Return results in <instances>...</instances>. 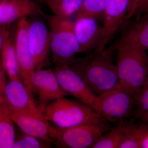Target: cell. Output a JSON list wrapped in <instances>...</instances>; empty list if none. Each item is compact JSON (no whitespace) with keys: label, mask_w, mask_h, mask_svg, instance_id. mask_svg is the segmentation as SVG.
Returning a JSON list of instances; mask_svg holds the SVG:
<instances>
[{"label":"cell","mask_w":148,"mask_h":148,"mask_svg":"<svg viewBox=\"0 0 148 148\" xmlns=\"http://www.w3.org/2000/svg\"><path fill=\"white\" fill-rule=\"evenodd\" d=\"M114 50V47L94 50L85 57L76 58L70 66L96 96L118 84L117 69L113 59Z\"/></svg>","instance_id":"cell-1"},{"label":"cell","mask_w":148,"mask_h":148,"mask_svg":"<svg viewBox=\"0 0 148 148\" xmlns=\"http://www.w3.org/2000/svg\"><path fill=\"white\" fill-rule=\"evenodd\" d=\"M116 66L118 85L136 95L148 78V56L147 51L128 43L118 42Z\"/></svg>","instance_id":"cell-2"},{"label":"cell","mask_w":148,"mask_h":148,"mask_svg":"<svg viewBox=\"0 0 148 148\" xmlns=\"http://www.w3.org/2000/svg\"><path fill=\"white\" fill-rule=\"evenodd\" d=\"M43 114L50 124L60 128H70L105 120L89 106L66 97L48 103Z\"/></svg>","instance_id":"cell-3"},{"label":"cell","mask_w":148,"mask_h":148,"mask_svg":"<svg viewBox=\"0 0 148 148\" xmlns=\"http://www.w3.org/2000/svg\"><path fill=\"white\" fill-rule=\"evenodd\" d=\"M50 31L51 49L56 66H71L79 53V46L74 29V21L55 15L44 14Z\"/></svg>","instance_id":"cell-4"},{"label":"cell","mask_w":148,"mask_h":148,"mask_svg":"<svg viewBox=\"0 0 148 148\" xmlns=\"http://www.w3.org/2000/svg\"><path fill=\"white\" fill-rule=\"evenodd\" d=\"M111 127L106 120L68 128L49 123V137L56 147L63 148H92L99 138Z\"/></svg>","instance_id":"cell-5"},{"label":"cell","mask_w":148,"mask_h":148,"mask_svg":"<svg viewBox=\"0 0 148 148\" xmlns=\"http://www.w3.org/2000/svg\"><path fill=\"white\" fill-rule=\"evenodd\" d=\"M98 97L99 114L107 121L117 124L133 115L135 96L118 84Z\"/></svg>","instance_id":"cell-6"},{"label":"cell","mask_w":148,"mask_h":148,"mask_svg":"<svg viewBox=\"0 0 148 148\" xmlns=\"http://www.w3.org/2000/svg\"><path fill=\"white\" fill-rule=\"evenodd\" d=\"M38 16L28 19V38L35 69H44L49 63L51 38L47 24Z\"/></svg>","instance_id":"cell-7"},{"label":"cell","mask_w":148,"mask_h":148,"mask_svg":"<svg viewBox=\"0 0 148 148\" xmlns=\"http://www.w3.org/2000/svg\"><path fill=\"white\" fill-rule=\"evenodd\" d=\"M53 71L61 87L69 95L89 106L99 114L98 96L71 66H56Z\"/></svg>","instance_id":"cell-8"},{"label":"cell","mask_w":148,"mask_h":148,"mask_svg":"<svg viewBox=\"0 0 148 148\" xmlns=\"http://www.w3.org/2000/svg\"><path fill=\"white\" fill-rule=\"evenodd\" d=\"M28 25L27 17L16 21L14 32V45L20 78L32 91L31 76L36 69L29 48Z\"/></svg>","instance_id":"cell-9"},{"label":"cell","mask_w":148,"mask_h":148,"mask_svg":"<svg viewBox=\"0 0 148 148\" xmlns=\"http://www.w3.org/2000/svg\"><path fill=\"white\" fill-rule=\"evenodd\" d=\"M32 93L39 98V106L43 111L51 101L69 95L63 89L53 70L50 69H36L31 77Z\"/></svg>","instance_id":"cell-10"},{"label":"cell","mask_w":148,"mask_h":148,"mask_svg":"<svg viewBox=\"0 0 148 148\" xmlns=\"http://www.w3.org/2000/svg\"><path fill=\"white\" fill-rule=\"evenodd\" d=\"M131 0H110L102 18V33L99 43L94 50L106 48L118 29L125 20Z\"/></svg>","instance_id":"cell-11"},{"label":"cell","mask_w":148,"mask_h":148,"mask_svg":"<svg viewBox=\"0 0 148 148\" xmlns=\"http://www.w3.org/2000/svg\"><path fill=\"white\" fill-rule=\"evenodd\" d=\"M32 93L20 79L9 80L5 88L4 100L12 112H43Z\"/></svg>","instance_id":"cell-12"},{"label":"cell","mask_w":148,"mask_h":148,"mask_svg":"<svg viewBox=\"0 0 148 148\" xmlns=\"http://www.w3.org/2000/svg\"><path fill=\"white\" fill-rule=\"evenodd\" d=\"M35 0H0V25H9L25 17L44 14Z\"/></svg>","instance_id":"cell-13"},{"label":"cell","mask_w":148,"mask_h":148,"mask_svg":"<svg viewBox=\"0 0 148 148\" xmlns=\"http://www.w3.org/2000/svg\"><path fill=\"white\" fill-rule=\"evenodd\" d=\"M10 112L14 123L21 131L48 143H51L49 137V123L46 119L43 112Z\"/></svg>","instance_id":"cell-14"},{"label":"cell","mask_w":148,"mask_h":148,"mask_svg":"<svg viewBox=\"0 0 148 148\" xmlns=\"http://www.w3.org/2000/svg\"><path fill=\"white\" fill-rule=\"evenodd\" d=\"M74 29L79 44V53H88L95 49L102 33V27L98 24L96 18L77 16L74 21Z\"/></svg>","instance_id":"cell-15"},{"label":"cell","mask_w":148,"mask_h":148,"mask_svg":"<svg viewBox=\"0 0 148 148\" xmlns=\"http://www.w3.org/2000/svg\"><path fill=\"white\" fill-rule=\"evenodd\" d=\"M14 23L11 24L0 56V61L4 67L9 80L21 79L14 45L16 23L15 24Z\"/></svg>","instance_id":"cell-16"},{"label":"cell","mask_w":148,"mask_h":148,"mask_svg":"<svg viewBox=\"0 0 148 148\" xmlns=\"http://www.w3.org/2000/svg\"><path fill=\"white\" fill-rule=\"evenodd\" d=\"M118 42L132 44L148 50V18H139L127 25Z\"/></svg>","instance_id":"cell-17"},{"label":"cell","mask_w":148,"mask_h":148,"mask_svg":"<svg viewBox=\"0 0 148 148\" xmlns=\"http://www.w3.org/2000/svg\"><path fill=\"white\" fill-rule=\"evenodd\" d=\"M9 108L4 100L0 103V148H12L16 135Z\"/></svg>","instance_id":"cell-18"},{"label":"cell","mask_w":148,"mask_h":148,"mask_svg":"<svg viewBox=\"0 0 148 148\" xmlns=\"http://www.w3.org/2000/svg\"><path fill=\"white\" fill-rule=\"evenodd\" d=\"M127 120L123 121L99 138L92 148H119Z\"/></svg>","instance_id":"cell-19"},{"label":"cell","mask_w":148,"mask_h":148,"mask_svg":"<svg viewBox=\"0 0 148 148\" xmlns=\"http://www.w3.org/2000/svg\"><path fill=\"white\" fill-rule=\"evenodd\" d=\"M53 15L70 18L77 14L83 0H42Z\"/></svg>","instance_id":"cell-20"},{"label":"cell","mask_w":148,"mask_h":148,"mask_svg":"<svg viewBox=\"0 0 148 148\" xmlns=\"http://www.w3.org/2000/svg\"><path fill=\"white\" fill-rule=\"evenodd\" d=\"M141 122L135 123L127 121L123 139L119 148H141Z\"/></svg>","instance_id":"cell-21"},{"label":"cell","mask_w":148,"mask_h":148,"mask_svg":"<svg viewBox=\"0 0 148 148\" xmlns=\"http://www.w3.org/2000/svg\"><path fill=\"white\" fill-rule=\"evenodd\" d=\"M110 0H83L77 16L102 17Z\"/></svg>","instance_id":"cell-22"},{"label":"cell","mask_w":148,"mask_h":148,"mask_svg":"<svg viewBox=\"0 0 148 148\" xmlns=\"http://www.w3.org/2000/svg\"><path fill=\"white\" fill-rule=\"evenodd\" d=\"M21 132L15 138L12 148H44L50 147V143Z\"/></svg>","instance_id":"cell-23"},{"label":"cell","mask_w":148,"mask_h":148,"mask_svg":"<svg viewBox=\"0 0 148 148\" xmlns=\"http://www.w3.org/2000/svg\"><path fill=\"white\" fill-rule=\"evenodd\" d=\"M148 114V78L135 96V106L133 116L139 118Z\"/></svg>","instance_id":"cell-24"},{"label":"cell","mask_w":148,"mask_h":148,"mask_svg":"<svg viewBox=\"0 0 148 148\" xmlns=\"http://www.w3.org/2000/svg\"><path fill=\"white\" fill-rule=\"evenodd\" d=\"M6 75L5 69L0 61V103L4 100V92L6 84Z\"/></svg>","instance_id":"cell-25"},{"label":"cell","mask_w":148,"mask_h":148,"mask_svg":"<svg viewBox=\"0 0 148 148\" xmlns=\"http://www.w3.org/2000/svg\"><path fill=\"white\" fill-rule=\"evenodd\" d=\"M142 135L140 140L141 148H148V123L141 121Z\"/></svg>","instance_id":"cell-26"},{"label":"cell","mask_w":148,"mask_h":148,"mask_svg":"<svg viewBox=\"0 0 148 148\" xmlns=\"http://www.w3.org/2000/svg\"><path fill=\"white\" fill-rule=\"evenodd\" d=\"M143 0H131L128 12L125 18V21H129L132 16L135 15L138 6Z\"/></svg>","instance_id":"cell-27"},{"label":"cell","mask_w":148,"mask_h":148,"mask_svg":"<svg viewBox=\"0 0 148 148\" xmlns=\"http://www.w3.org/2000/svg\"><path fill=\"white\" fill-rule=\"evenodd\" d=\"M10 26V25H0V56L8 34Z\"/></svg>","instance_id":"cell-28"},{"label":"cell","mask_w":148,"mask_h":148,"mask_svg":"<svg viewBox=\"0 0 148 148\" xmlns=\"http://www.w3.org/2000/svg\"><path fill=\"white\" fill-rule=\"evenodd\" d=\"M148 12V0H143L138 6L135 14L146 13Z\"/></svg>","instance_id":"cell-29"},{"label":"cell","mask_w":148,"mask_h":148,"mask_svg":"<svg viewBox=\"0 0 148 148\" xmlns=\"http://www.w3.org/2000/svg\"><path fill=\"white\" fill-rule=\"evenodd\" d=\"M139 119L141 121L148 123V114H146L143 115L142 116L140 117Z\"/></svg>","instance_id":"cell-30"},{"label":"cell","mask_w":148,"mask_h":148,"mask_svg":"<svg viewBox=\"0 0 148 148\" xmlns=\"http://www.w3.org/2000/svg\"><path fill=\"white\" fill-rule=\"evenodd\" d=\"M145 14V16L144 17H145V18H148V12H146Z\"/></svg>","instance_id":"cell-31"}]
</instances>
